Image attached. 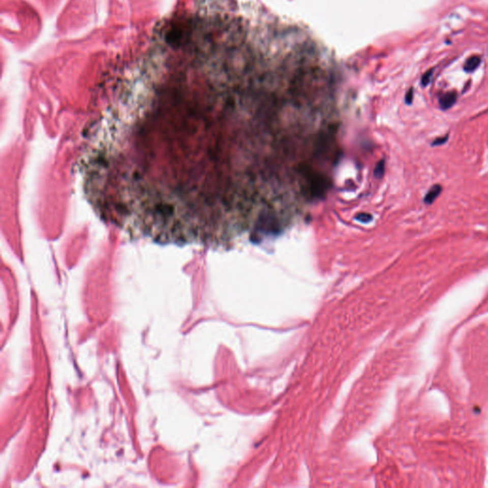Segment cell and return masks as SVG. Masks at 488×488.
I'll list each match as a JSON object with an SVG mask.
<instances>
[{"instance_id": "6", "label": "cell", "mask_w": 488, "mask_h": 488, "mask_svg": "<svg viewBox=\"0 0 488 488\" xmlns=\"http://www.w3.org/2000/svg\"><path fill=\"white\" fill-rule=\"evenodd\" d=\"M447 138H448V137H447V136L444 137H440V138H437V139H435L434 142H433V144L432 145L443 144V143H445V142H446V140H447Z\"/></svg>"}, {"instance_id": "4", "label": "cell", "mask_w": 488, "mask_h": 488, "mask_svg": "<svg viewBox=\"0 0 488 488\" xmlns=\"http://www.w3.org/2000/svg\"><path fill=\"white\" fill-rule=\"evenodd\" d=\"M480 64V56H478V55L471 56V57H469V58L466 60V62H465V72H467V73H472L476 69L479 67Z\"/></svg>"}, {"instance_id": "5", "label": "cell", "mask_w": 488, "mask_h": 488, "mask_svg": "<svg viewBox=\"0 0 488 488\" xmlns=\"http://www.w3.org/2000/svg\"><path fill=\"white\" fill-rule=\"evenodd\" d=\"M432 74H433V70H430L428 71L427 73H425L423 76H422V79H421V83L423 86H426L430 82L431 80V77H432Z\"/></svg>"}, {"instance_id": "7", "label": "cell", "mask_w": 488, "mask_h": 488, "mask_svg": "<svg viewBox=\"0 0 488 488\" xmlns=\"http://www.w3.org/2000/svg\"><path fill=\"white\" fill-rule=\"evenodd\" d=\"M413 101V89H410V91L407 93V96H406V102L407 104H410Z\"/></svg>"}, {"instance_id": "3", "label": "cell", "mask_w": 488, "mask_h": 488, "mask_svg": "<svg viewBox=\"0 0 488 488\" xmlns=\"http://www.w3.org/2000/svg\"><path fill=\"white\" fill-rule=\"evenodd\" d=\"M442 188L441 185L437 184V185H433L430 190L427 192L426 196L424 198V202L426 204H432L434 202L435 200L438 198V197L440 196V194L442 193Z\"/></svg>"}, {"instance_id": "1", "label": "cell", "mask_w": 488, "mask_h": 488, "mask_svg": "<svg viewBox=\"0 0 488 488\" xmlns=\"http://www.w3.org/2000/svg\"><path fill=\"white\" fill-rule=\"evenodd\" d=\"M242 106L194 54L151 47L88 126L78 160L101 219L160 243H211L235 197L228 126Z\"/></svg>"}, {"instance_id": "2", "label": "cell", "mask_w": 488, "mask_h": 488, "mask_svg": "<svg viewBox=\"0 0 488 488\" xmlns=\"http://www.w3.org/2000/svg\"><path fill=\"white\" fill-rule=\"evenodd\" d=\"M457 100V95L454 92H449L444 94L440 99V105L443 110H447L453 106L456 103Z\"/></svg>"}]
</instances>
